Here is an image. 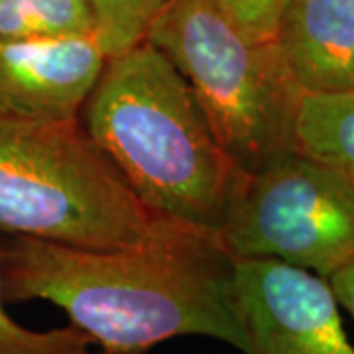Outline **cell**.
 I'll use <instances>...</instances> for the list:
<instances>
[{
    "label": "cell",
    "mask_w": 354,
    "mask_h": 354,
    "mask_svg": "<svg viewBox=\"0 0 354 354\" xmlns=\"http://www.w3.org/2000/svg\"><path fill=\"white\" fill-rule=\"evenodd\" d=\"M250 39L274 41L283 0H213Z\"/></svg>",
    "instance_id": "4fadbf2b"
},
{
    "label": "cell",
    "mask_w": 354,
    "mask_h": 354,
    "mask_svg": "<svg viewBox=\"0 0 354 354\" xmlns=\"http://www.w3.org/2000/svg\"><path fill=\"white\" fill-rule=\"evenodd\" d=\"M109 55L97 36L0 38V116L28 122H79Z\"/></svg>",
    "instance_id": "52a82bcc"
},
{
    "label": "cell",
    "mask_w": 354,
    "mask_h": 354,
    "mask_svg": "<svg viewBox=\"0 0 354 354\" xmlns=\"http://www.w3.org/2000/svg\"><path fill=\"white\" fill-rule=\"evenodd\" d=\"M97 36L83 0H0V38L55 39Z\"/></svg>",
    "instance_id": "30bf717a"
},
{
    "label": "cell",
    "mask_w": 354,
    "mask_h": 354,
    "mask_svg": "<svg viewBox=\"0 0 354 354\" xmlns=\"http://www.w3.org/2000/svg\"><path fill=\"white\" fill-rule=\"evenodd\" d=\"M244 354H354L329 281L279 260H230Z\"/></svg>",
    "instance_id": "8992f818"
},
{
    "label": "cell",
    "mask_w": 354,
    "mask_h": 354,
    "mask_svg": "<svg viewBox=\"0 0 354 354\" xmlns=\"http://www.w3.org/2000/svg\"><path fill=\"white\" fill-rule=\"evenodd\" d=\"M274 41L304 95L354 91V0H283Z\"/></svg>",
    "instance_id": "ba28073f"
},
{
    "label": "cell",
    "mask_w": 354,
    "mask_h": 354,
    "mask_svg": "<svg viewBox=\"0 0 354 354\" xmlns=\"http://www.w3.org/2000/svg\"><path fill=\"white\" fill-rule=\"evenodd\" d=\"M4 305L0 278V354H101L93 351V341L73 325L51 330L28 329L8 315Z\"/></svg>",
    "instance_id": "7c38bea8"
},
{
    "label": "cell",
    "mask_w": 354,
    "mask_h": 354,
    "mask_svg": "<svg viewBox=\"0 0 354 354\" xmlns=\"http://www.w3.org/2000/svg\"><path fill=\"white\" fill-rule=\"evenodd\" d=\"M79 127L148 211L215 242L241 171L187 81L148 39L106 59Z\"/></svg>",
    "instance_id": "7a4b0ae2"
},
{
    "label": "cell",
    "mask_w": 354,
    "mask_h": 354,
    "mask_svg": "<svg viewBox=\"0 0 354 354\" xmlns=\"http://www.w3.org/2000/svg\"><path fill=\"white\" fill-rule=\"evenodd\" d=\"M0 236L79 248L213 242L148 211L79 122L8 116H0Z\"/></svg>",
    "instance_id": "3957f363"
},
{
    "label": "cell",
    "mask_w": 354,
    "mask_h": 354,
    "mask_svg": "<svg viewBox=\"0 0 354 354\" xmlns=\"http://www.w3.org/2000/svg\"><path fill=\"white\" fill-rule=\"evenodd\" d=\"M97 22V38L106 55L144 41L153 20L171 0H83Z\"/></svg>",
    "instance_id": "8fae6325"
},
{
    "label": "cell",
    "mask_w": 354,
    "mask_h": 354,
    "mask_svg": "<svg viewBox=\"0 0 354 354\" xmlns=\"http://www.w3.org/2000/svg\"><path fill=\"white\" fill-rule=\"evenodd\" d=\"M295 134L299 150L327 162L354 181V91L304 95Z\"/></svg>",
    "instance_id": "9c48e42d"
},
{
    "label": "cell",
    "mask_w": 354,
    "mask_h": 354,
    "mask_svg": "<svg viewBox=\"0 0 354 354\" xmlns=\"http://www.w3.org/2000/svg\"><path fill=\"white\" fill-rule=\"evenodd\" d=\"M146 39L187 81L241 174L299 148L304 93L276 41L250 39L213 0H171Z\"/></svg>",
    "instance_id": "277c9868"
},
{
    "label": "cell",
    "mask_w": 354,
    "mask_h": 354,
    "mask_svg": "<svg viewBox=\"0 0 354 354\" xmlns=\"http://www.w3.org/2000/svg\"><path fill=\"white\" fill-rule=\"evenodd\" d=\"M0 278L8 301L64 309L101 354H146L177 337H209L244 351L230 305V260L213 242L79 248L6 236Z\"/></svg>",
    "instance_id": "6da1fadb"
},
{
    "label": "cell",
    "mask_w": 354,
    "mask_h": 354,
    "mask_svg": "<svg viewBox=\"0 0 354 354\" xmlns=\"http://www.w3.org/2000/svg\"><path fill=\"white\" fill-rule=\"evenodd\" d=\"M215 244L228 260H279L327 279L354 258V181L299 148L239 174Z\"/></svg>",
    "instance_id": "5b68a950"
},
{
    "label": "cell",
    "mask_w": 354,
    "mask_h": 354,
    "mask_svg": "<svg viewBox=\"0 0 354 354\" xmlns=\"http://www.w3.org/2000/svg\"><path fill=\"white\" fill-rule=\"evenodd\" d=\"M327 281H329L330 290L335 293L339 305L344 307L354 319V258L351 262L341 266L337 272H333Z\"/></svg>",
    "instance_id": "5bb4252c"
}]
</instances>
